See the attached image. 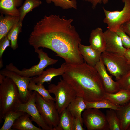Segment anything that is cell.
Returning a JSON list of instances; mask_svg holds the SVG:
<instances>
[{
  "mask_svg": "<svg viewBox=\"0 0 130 130\" xmlns=\"http://www.w3.org/2000/svg\"><path fill=\"white\" fill-rule=\"evenodd\" d=\"M73 21L59 15L45 16L34 26L28 39L29 45L34 49L42 47L52 50L67 64L83 63L79 49L81 39L72 24Z\"/></svg>",
  "mask_w": 130,
  "mask_h": 130,
  "instance_id": "1",
  "label": "cell"
},
{
  "mask_svg": "<svg viewBox=\"0 0 130 130\" xmlns=\"http://www.w3.org/2000/svg\"><path fill=\"white\" fill-rule=\"evenodd\" d=\"M62 78L73 87L77 96L93 102L104 98L106 93L101 78L94 67L86 62L80 64L65 63Z\"/></svg>",
  "mask_w": 130,
  "mask_h": 130,
  "instance_id": "2",
  "label": "cell"
},
{
  "mask_svg": "<svg viewBox=\"0 0 130 130\" xmlns=\"http://www.w3.org/2000/svg\"><path fill=\"white\" fill-rule=\"evenodd\" d=\"M0 85V123L5 114L12 110H15L22 102L16 84L10 78L6 77Z\"/></svg>",
  "mask_w": 130,
  "mask_h": 130,
  "instance_id": "3",
  "label": "cell"
},
{
  "mask_svg": "<svg viewBox=\"0 0 130 130\" xmlns=\"http://www.w3.org/2000/svg\"><path fill=\"white\" fill-rule=\"evenodd\" d=\"M48 90L50 94L55 96L56 107L59 115L77 96L73 87L63 78H60L56 84H49Z\"/></svg>",
  "mask_w": 130,
  "mask_h": 130,
  "instance_id": "4",
  "label": "cell"
},
{
  "mask_svg": "<svg viewBox=\"0 0 130 130\" xmlns=\"http://www.w3.org/2000/svg\"><path fill=\"white\" fill-rule=\"evenodd\" d=\"M35 52L38 54L40 61L37 64L33 65L29 68H24L20 70L11 63L6 66V68L22 76L33 77L39 76L44 71V69L48 66L56 63L58 60L52 58L47 54L43 51L42 49H35Z\"/></svg>",
  "mask_w": 130,
  "mask_h": 130,
  "instance_id": "5",
  "label": "cell"
},
{
  "mask_svg": "<svg viewBox=\"0 0 130 130\" xmlns=\"http://www.w3.org/2000/svg\"><path fill=\"white\" fill-rule=\"evenodd\" d=\"M101 59L109 73L116 81L130 71V64L124 56L114 54L106 51L102 52Z\"/></svg>",
  "mask_w": 130,
  "mask_h": 130,
  "instance_id": "6",
  "label": "cell"
},
{
  "mask_svg": "<svg viewBox=\"0 0 130 130\" xmlns=\"http://www.w3.org/2000/svg\"><path fill=\"white\" fill-rule=\"evenodd\" d=\"M55 102L52 100L46 101L36 93V104L37 108L44 120L52 130L58 125L60 118Z\"/></svg>",
  "mask_w": 130,
  "mask_h": 130,
  "instance_id": "7",
  "label": "cell"
},
{
  "mask_svg": "<svg viewBox=\"0 0 130 130\" xmlns=\"http://www.w3.org/2000/svg\"><path fill=\"white\" fill-rule=\"evenodd\" d=\"M124 6L121 11H110L103 8L105 17L103 21L107 28L116 32L121 26L130 20V0H122Z\"/></svg>",
  "mask_w": 130,
  "mask_h": 130,
  "instance_id": "8",
  "label": "cell"
},
{
  "mask_svg": "<svg viewBox=\"0 0 130 130\" xmlns=\"http://www.w3.org/2000/svg\"><path fill=\"white\" fill-rule=\"evenodd\" d=\"M82 118L88 130H110L106 115L98 109H86L82 113Z\"/></svg>",
  "mask_w": 130,
  "mask_h": 130,
  "instance_id": "9",
  "label": "cell"
},
{
  "mask_svg": "<svg viewBox=\"0 0 130 130\" xmlns=\"http://www.w3.org/2000/svg\"><path fill=\"white\" fill-rule=\"evenodd\" d=\"M36 92H33L27 102L20 103L15 110L21 111L29 114L30 118L43 130H52L46 123L39 112L36 104Z\"/></svg>",
  "mask_w": 130,
  "mask_h": 130,
  "instance_id": "10",
  "label": "cell"
},
{
  "mask_svg": "<svg viewBox=\"0 0 130 130\" xmlns=\"http://www.w3.org/2000/svg\"><path fill=\"white\" fill-rule=\"evenodd\" d=\"M0 73L13 80L17 87L21 102H27L33 92L28 89L29 84L34 77H28L21 76L6 68L1 70Z\"/></svg>",
  "mask_w": 130,
  "mask_h": 130,
  "instance_id": "11",
  "label": "cell"
},
{
  "mask_svg": "<svg viewBox=\"0 0 130 130\" xmlns=\"http://www.w3.org/2000/svg\"><path fill=\"white\" fill-rule=\"evenodd\" d=\"M106 43L105 51L116 55L124 56L126 49L116 32L108 29L104 32Z\"/></svg>",
  "mask_w": 130,
  "mask_h": 130,
  "instance_id": "12",
  "label": "cell"
},
{
  "mask_svg": "<svg viewBox=\"0 0 130 130\" xmlns=\"http://www.w3.org/2000/svg\"><path fill=\"white\" fill-rule=\"evenodd\" d=\"M94 67L100 77L106 93H115L120 90L117 82L114 81L108 74L106 67L102 62L101 58L100 61Z\"/></svg>",
  "mask_w": 130,
  "mask_h": 130,
  "instance_id": "13",
  "label": "cell"
},
{
  "mask_svg": "<svg viewBox=\"0 0 130 130\" xmlns=\"http://www.w3.org/2000/svg\"><path fill=\"white\" fill-rule=\"evenodd\" d=\"M79 49L85 62L89 65L94 67L100 61L102 53L91 45L85 46L80 43Z\"/></svg>",
  "mask_w": 130,
  "mask_h": 130,
  "instance_id": "14",
  "label": "cell"
},
{
  "mask_svg": "<svg viewBox=\"0 0 130 130\" xmlns=\"http://www.w3.org/2000/svg\"><path fill=\"white\" fill-rule=\"evenodd\" d=\"M65 64V62L63 63L58 68H50L47 69L39 76L34 77L32 80L38 85L43 84L45 82H50L54 77L62 76L64 74Z\"/></svg>",
  "mask_w": 130,
  "mask_h": 130,
  "instance_id": "15",
  "label": "cell"
},
{
  "mask_svg": "<svg viewBox=\"0 0 130 130\" xmlns=\"http://www.w3.org/2000/svg\"><path fill=\"white\" fill-rule=\"evenodd\" d=\"M89 42L90 45L97 50L102 53L105 51V39L104 32L101 28L98 27L91 31Z\"/></svg>",
  "mask_w": 130,
  "mask_h": 130,
  "instance_id": "16",
  "label": "cell"
},
{
  "mask_svg": "<svg viewBox=\"0 0 130 130\" xmlns=\"http://www.w3.org/2000/svg\"><path fill=\"white\" fill-rule=\"evenodd\" d=\"M23 0H0V10L1 14L20 16L17 8L21 6Z\"/></svg>",
  "mask_w": 130,
  "mask_h": 130,
  "instance_id": "17",
  "label": "cell"
},
{
  "mask_svg": "<svg viewBox=\"0 0 130 130\" xmlns=\"http://www.w3.org/2000/svg\"><path fill=\"white\" fill-rule=\"evenodd\" d=\"M20 16L1 14L0 17V40L7 35L13 26L20 21Z\"/></svg>",
  "mask_w": 130,
  "mask_h": 130,
  "instance_id": "18",
  "label": "cell"
},
{
  "mask_svg": "<svg viewBox=\"0 0 130 130\" xmlns=\"http://www.w3.org/2000/svg\"><path fill=\"white\" fill-rule=\"evenodd\" d=\"M116 111L120 121L121 130H130V100Z\"/></svg>",
  "mask_w": 130,
  "mask_h": 130,
  "instance_id": "19",
  "label": "cell"
},
{
  "mask_svg": "<svg viewBox=\"0 0 130 130\" xmlns=\"http://www.w3.org/2000/svg\"><path fill=\"white\" fill-rule=\"evenodd\" d=\"M30 117V115L26 113L22 115L16 120L12 128L13 130H42L41 128L33 124Z\"/></svg>",
  "mask_w": 130,
  "mask_h": 130,
  "instance_id": "20",
  "label": "cell"
},
{
  "mask_svg": "<svg viewBox=\"0 0 130 130\" xmlns=\"http://www.w3.org/2000/svg\"><path fill=\"white\" fill-rule=\"evenodd\" d=\"M104 98L116 105H122L130 100V91L120 89L115 93H106Z\"/></svg>",
  "mask_w": 130,
  "mask_h": 130,
  "instance_id": "21",
  "label": "cell"
},
{
  "mask_svg": "<svg viewBox=\"0 0 130 130\" xmlns=\"http://www.w3.org/2000/svg\"><path fill=\"white\" fill-rule=\"evenodd\" d=\"M86 108V104L83 98L77 96L69 104L67 108L74 117L78 118L83 123L82 113Z\"/></svg>",
  "mask_w": 130,
  "mask_h": 130,
  "instance_id": "22",
  "label": "cell"
},
{
  "mask_svg": "<svg viewBox=\"0 0 130 130\" xmlns=\"http://www.w3.org/2000/svg\"><path fill=\"white\" fill-rule=\"evenodd\" d=\"M74 117L67 108L60 114L59 124L52 130H72Z\"/></svg>",
  "mask_w": 130,
  "mask_h": 130,
  "instance_id": "23",
  "label": "cell"
},
{
  "mask_svg": "<svg viewBox=\"0 0 130 130\" xmlns=\"http://www.w3.org/2000/svg\"><path fill=\"white\" fill-rule=\"evenodd\" d=\"M26 113L16 110H10L4 115L3 119L4 122L0 130H12V126L16 120Z\"/></svg>",
  "mask_w": 130,
  "mask_h": 130,
  "instance_id": "24",
  "label": "cell"
},
{
  "mask_svg": "<svg viewBox=\"0 0 130 130\" xmlns=\"http://www.w3.org/2000/svg\"><path fill=\"white\" fill-rule=\"evenodd\" d=\"M85 101L86 105V109L108 108L116 110L119 109L121 107V106L116 105L104 98L100 100L93 102Z\"/></svg>",
  "mask_w": 130,
  "mask_h": 130,
  "instance_id": "25",
  "label": "cell"
},
{
  "mask_svg": "<svg viewBox=\"0 0 130 130\" xmlns=\"http://www.w3.org/2000/svg\"><path fill=\"white\" fill-rule=\"evenodd\" d=\"M39 0H26L18 9L20 12V21L22 22L26 14L42 4Z\"/></svg>",
  "mask_w": 130,
  "mask_h": 130,
  "instance_id": "26",
  "label": "cell"
},
{
  "mask_svg": "<svg viewBox=\"0 0 130 130\" xmlns=\"http://www.w3.org/2000/svg\"><path fill=\"white\" fill-rule=\"evenodd\" d=\"M32 79L31 80L29 84L28 89L29 90L36 91L46 101L52 100L55 101V98L50 95L48 90L46 89L43 84H37Z\"/></svg>",
  "mask_w": 130,
  "mask_h": 130,
  "instance_id": "27",
  "label": "cell"
},
{
  "mask_svg": "<svg viewBox=\"0 0 130 130\" xmlns=\"http://www.w3.org/2000/svg\"><path fill=\"white\" fill-rule=\"evenodd\" d=\"M22 26V22L19 21L13 26L7 34L11 42L10 46L13 50H16L18 47V37L21 32Z\"/></svg>",
  "mask_w": 130,
  "mask_h": 130,
  "instance_id": "28",
  "label": "cell"
},
{
  "mask_svg": "<svg viewBox=\"0 0 130 130\" xmlns=\"http://www.w3.org/2000/svg\"><path fill=\"white\" fill-rule=\"evenodd\" d=\"M106 117L110 130H121L120 121L115 110L111 109L106 111Z\"/></svg>",
  "mask_w": 130,
  "mask_h": 130,
  "instance_id": "29",
  "label": "cell"
},
{
  "mask_svg": "<svg viewBox=\"0 0 130 130\" xmlns=\"http://www.w3.org/2000/svg\"><path fill=\"white\" fill-rule=\"evenodd\" d=\"M48 4L53 2L55 6L60 7L64 9H77V2L76 0H45Z\"/></svg>",
  "mask_w": 130,
  "mask_h": 130,
  "instance_id": "30",
  "label": "cell"
},
{
  "mask_svg": "<svg viewBox=\"0 0 130 130\" xmlns=\"http://www.w3.org/2000/svg\"><path fill=\"white\" fill-rule=\"evenodd\" d=\"M116 81L120 89L130 91V71Z\"/></svg>",
  "mask_w": 130,
  "mask_h": 130,
  "instance_id": "31",
  "label": "cell"
},
{
  "mask_svg": "<svg viewBox=\"0 0 130 130\" xmlns=\"http://www.w3.org/2000/svg\"><path fill=\"white\" fill-rule=\"evenodd\" d=\"M120 38L124 47L126 49L130 48V37L123 31L121 26L116 32Z\"/></svg>",
  "mask_w": 130,
  "mask_h": 130,
  "instance_id": "32",
  "label": "cell"
},
{
  "mask_svg": "<svg viewBox=\"0 0 130 130\" xmlns=\"http://www.w3.org/2000/svg\"><path fill=\"white\" fill-rule=\"evenodd\" d=\"M10 41L8 39L7 35L0 40V58H2L3 54L6 49L10 46Z\"/></svg>",
  "mask_w": 130,
  "mask_h": 130,
  "instance_id": "33",
  "label": "cell"
},
{
  "mask_svg": "<svg viewBox=\"0 0 130 130\" xmlns=\"http://www.w3.org/2000/svg\"><path fill=\"white\" fill-rule=\"evenodd\" d=\"M83 127V123L78 117H74L72 124V130H85Z\"/></svg>",
  "mask_w": 130,
  "mask_h": 130,
  "instance_id": "34",
  "label": "cell"
},
{
  "mask_svg": "<svg viewBox=\"0 0 130 130\" xmlns=\"http://www.w3.org/2000/svg\"><path fill=\"white\" fill-rule=\"evenodd\" d=\"M121 26L124 32L130 37V20Z\"/></svg>",
  "mask_w": 130,
  "mask_h": 130,
  "instance_id": "35",
  "label": "cell"
},
{
  "mask_svg": "<svg viewBox=\"0 0 130 130\" xmlns=\"http://www.w3.org/2000/svg\"><path fill=\"white\" fill-rule=\"evenodd\" d=\"M83 1H86L91 3L92 4L93 9H94L97 5L102 2L103 0H82Z\"/></svg>",
  "mask_w": 130,
  "mask_h": 130,
  "instance_id": "36",
  "label": "cell"
},
{
  "mask_svg": "<svg viewBox=\"0 0 130 130\" xmlns=\"http://www.w3.org/2000/svg\"><path fill=\"white\" fill-rule=\"evenodd\" d=\"M124 56L126 58L128 63L130 64V48L126 49Z\"/></svg>",
  "mask_w": 130,
  "mask_h": 130,
  "instance_id": "37",
  "label": "cell"
},
{
  "mask_svg": "<svg viewBox=\"0 0 130 130\" xmlns=\"http://www.w3.org/2000/svg\"><path fill=\"white\" fill-rule=\"evenodd\" d=\"M5 77V76L0 73V84L3 81Z\"/></svg>",
  "mask_w": 130,
  "mask_h": 130,
  "instance_id": "38",
  "label": "cell"
},
{
  "mask_svg": "<svg viewBox=\"0 0 130 130\" xmlns=\"http://www.w3.org/2000/svg\"><path fill=\"white\" fill-rule=\"evenodd\" d=\"M3 66V62L2 58L0 59V68H1Z\"/></svg>",
  "mask_w": 130,
  "mask_h": 130,
  "instance_id": "39",
  "label": "cell"
},
{
  "mask_svg": "<svg viewBox=\"0 0 130 130\" xmlns=\"http://www.w3.org/2000/svg\"><path fill=\"white\" fill-rule=\"evenodd\" d=\"M109 0H103L102 3L104 4H105L108 2Z\"/></svg>",
  "mask_w": 130,
  "mask_h": 130,
  "instance_id": "40",
  "label": "cell"
}]
</instances>
